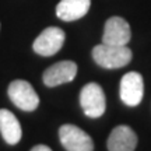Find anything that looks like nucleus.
Returning <instances> with one entry per match:
<instances>
[{
  "instance_id": "f03ea898",
  "label": "nucleus",
  "mask_w": 151,
  "mask_h": 151,
  "mask_svg": "<svg viewBox=\"0 0 151 151\" xmlns=\"http://www.w3.org/2000/svg\"><path fill=\"white\" fill-rule=\"evenodd\" d=\"M80 105L88 118H101L106 109L102 87L98 83L86 84L80 91Z\"/></svg>"
},
{
  "instance_id": "ddd939ff",
  "label": "nucleus",
  "mask_w": 151,
  "mask_h": 151,
  "mask_svg": "<svg viewBox=\"0 0 151 151\" xmlns=\"http://www.w3.org/2000/svg\"><path fill=\"white\" fill-rule=\"evenodd\" d=\"M0 28H1V25H0Z\"/></svg>"
},
{
  "instance_id": "f257e3e1",
  "label": "nucleus",
  "mask_w": 151,
  "mask_h": 151,
  "mask_svg": "<svg viewBox=\"0 0 151 151\" xmlns=\"http://www.w3.org/2000/svg\"><path fill=\"white\" fill-rule=\"evenodd\" d=\"M92 59L98 66L104 69L113 70V69H122L132 62L133 53L130 48L126 46H115V45H106L99 43L92 48Z\"/></svg>"
},
{
  "instance_id": "423d86ee",
  "label": "nucleus",
  "mask_w": 151,
  "mask_h": 151,
  "mask_svg": "<svg viewBox=\"0 0 151 151\" xmlns=\"http://www.w3.org/2000/svg\"><path fill=\"white\" fill-rule=\"evenodd\" d=\"M144 94V83L143 77L137 71H129L122 77L119 95L124 105L127 106H137L143 101Z\"/></svg>"
},
{
  "instance_id": "6e6552de",
  "label": "nucleus",
  "mask_w": 151,
  "mask_h": 151,
  "mask_svg": "<svg viewBox=\"0 0 151 151\" xmlns=\"http://www.w3.org/2000/svg\"><path fill=\"white\" fill-rule=\"evenodd\" d=\"M77 65L73 60H62L49 66L42 74V81L46 87H58L70 83L76 78Z\"/></svg>"
},
{
  "instance_id": "9b49d317",
  "label": "nucleus",
  "mask_w": 151,
  "mask_h": 151,
  "mask_svg": "<svg viewBox=\"0 0 151 151\" xmlns=\"http://www.w3.org/2000/svg\"><path fill=\"white\" fill-rule=\"evenodd\" d=\"M0 133L4 141L10 146H16L22 137L21 124L16 115L9 109H0Z\"/></svg>"
},
{
  "instance_id": "20e7f679",
  "label": "nucleus",
  "mask_w": 151,
  "mask_h": 151,
  "mask_svg": "<svg viewBox=\"0 0 151 151\" xmlns=\"http://www.w3.org/2000/svg\"><path fill=\"white\" fill-rule=\"evenodd\" d=\"M66 39L65 31L59 27H48L39 34L32 43L34 52L39 56H53L63 48Z\"/></svg>"
},
{
  "instance_id": "7ed1b4c3",
  "label": "nucleus",
  "mask_w": 151,
  "mask_h": 151,
  "mask_svg": "<svg viewBox=\"0 0 151 151\" xmlns=\"http://www.w3.org/2000/svg\"><path fill=\"white\" fill-rule=\"evenodd\" d=\"M7 94L17 108L25 112H32L39 105V97L31 83L25 80H14L9 84Z\"/></svg>"
},
{
  "instance_id": "f8f14e48",
  "label": "nucleus",
  "mask_w": 151,
  "mask_h": 151,
  "mask_svg": "<svg viewBox=\"0 0 151 151\" xmlns=\"http://www.w3.org/2000/svg\"><path fill=\"white\" fill-rule=\"evenodd\" d=\"M31 151H52V150H50L48 146H45V144H38V146L32 147Z\"/></svg>"
},
{
  "instance_id": "39448f33",
  "label": "nucleus",
  "mask_w": 151,
  "mask_h": 151,
  "mask_svg": "<svg viewBox=\"0 0 151 151\" xmlns=\"http://www.w3.org/2000/svg\"><path fill=\"white\" fill-rule=\"evenodd\" d=\"M59 139L66 151H94L92 139L74 124L60 126Z\"/></svg>"
},
{
  "instance_id": "9d476101",
  "label": "nucleus",
  "mask_w": 151,
  "mask_h": 151,
  "mask_svg": "<svg viewBox=\"0 0 151 151\" xmlns=\"http://www.w3.org/2000/svg\"><path fill=\"white\" fill-rule=\"evenodd\" d=\"M91 7V0H60L56 6V16L62 21H76L86 16Z\"/></svg>"
},
{
  "instance_id": "1a4fd4ad",
  "label": "nucleus",
  "mask_w": 151,
  "mask_h": 151,
  "mask_svg": "<svg viewBox=\"0 0 151 151\" xmlns=\"http://www.w3.org/2000/svg\"><path fill=\"white\" fill-rule=\"evenodd\" d=\"M137 146V134L129 126H116L111 132L106 141L108 151H134Z\"/></svg>"
},
{
  "instance_id": "0eeeda50",
  "label": "nucleus",
  "mask_w": 151,
  "mask_h": 151,
  "mask_svg": "<svg viewBox=\"0 0 151 151\" xmlns=\"http://www.w3.org/2000/svg\"><path fill=\"white\" fill-rule=\"evenodd\" d=\"M132 39V29L129 22L118 16L109 17L104 27L102 43L115 45V46H126Z\"/></svg>"
}]
</instances>
